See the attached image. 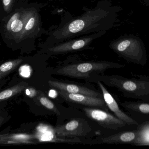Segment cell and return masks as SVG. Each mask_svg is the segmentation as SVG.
<instances>
[{"mask_svg": "<svg viewBox=\"0 0 149 149\" xmlns=\"http://www.w3.org/2000/svg\"><path fill=\"white\" fill-rule=\"evenodd\" d=\"M120 9V7L111 6L109 3L98 4L94 8L86 11L80 16L72 18L50 32L44 47L61 43L81 35L107 31L113 26L117 13Z\"/></svg>", "mask_w": 149, "mask_h": 149, "instance_id": "1", "label": "cell"}, {"mask_svg": "<svg viewBox=\"0 0 149 149\" xmlns=\"http://www.w3.org/2000/svg\"><path fill=\"white\" fill-rule=\"evenodd\" d=\"M131 74L133 78H128L120 75L95 73L87 79L92 82L99 80L108 86L116 87L126 98L149 102V76L132 73Z\"/></svg>", "mask_w": 149, "mask_h": 149, "instance_id": "2", "label": "cell"}, {"mask_svg": "<svg viewBox=\"0 0 149 149\" xmlns=\"http://www.w3.org/2000/svg\"><path fill=\"white\" fill-rule=\"evenodd\" d=\"M110 48L128 62L145 66L148 62L147 51L141 38L133 35H124L112 41Z\"/></svg>", "mask_w": 149, "mask_h": 149, "instance_id": "3", "label": "cell"}, {"mask_svg": "<svg viewBox=\"0 0 149 149\" xmlns=\"http://www.w3.org/2000/svg\"><path fill=\"white\" fill-rule=\"evenodd\" d=\"M125 67V65L110 61H89L64 66L55 69L52 73L70 78L88 79L93 74L102 73L108 69Z\"/></svg>", "mask_w": 149, "mask_h": 149, "instance_id": "4", "label": "cell"}, {"mask_svg": "<svg viewBox=\"0 0 149 149\" xmlns=\"http://www.w3.org/2000/svg\"><path fill=\"white\" fill-rule=\"evenodd\" d=\"M107 31L93 33L92 35L76 39H69L50 46H44L42 51L47 55H56L76 51L88 46L95 39L104 35Z\"/></svg>", "mask_w": 149, "mask_h": 149, "instance_id": "5", "label": "cell"}, {"mask_svg": "<svg viewBox=\"0 0 149 149\" xmlns=\"http://www.w3.org/2000/svg\"><path fill=\"white\" fill-rule=\"evenodd\" d=\"M83 110L88 118L105 128L118 130L127 125L126 122L105 110L91 108H84Z\"/></svg>", "mask_w": 149, "mask_h": 149, "instance_id": "6", "label": "cell"}, {"mask_svg": "<svg viewBox=\"0 0 149 149\" xmlns=\"http://www.w3.org/2000/svg\"><path fill=\"white\" fill-rule=\"evenodd\" d=\"M92 130L87 121L81 119H74L55 128L56 134L60 137L82 136L87 135Z\"/></svg>", "mask_w": 149, "mask_h": 149, "instance_id": "7", "label": "cell"}, {"mask_svg": "<svg viewBox=\"0 0 149 149\" xmlns=\"http://www.w3.org/2000/svg\"><path fill=\"white\" fill-rule=\"evenodd\" d=\"M58 91L60 96L67 101L89 107L100 108L105 111H107L108 110L109 108L102 98L80 94L69 93L62 91Z\"/></svg>", "mask_w": 149, "mask_h": 149, "instance_id": "8", "label": "cell"}, {"mask_svg": "<svg viewBox=\"0 0 149 149\" xmlns=\"http://www.w3.org/2000/svg\"><path fill=\"white\" fill-rule=\"evenodd\" d=\"M29 8L16 11L8 20L5 30L10 37L18 41L29 14Z\"/></svg>", "mask_w": 149, "mask_h": 149, "instance_id": "9", "label": "cell"}, {"mask_svg": "<svg viewBox=\"0 0 149 149\" xmlns=\"http://www.w3.org/2000/svg\"><path fill=\"white\" fill-rule=\"evenodd\" d=\"M93 82H95L101 90L103 95V99L109 109L113 113L115 116L126 122L127 125H136L138 123L136 121L127 115L123 112L119 107L118 103L113 97L111 94L107 91V88L103 85L102 82L98 80H94Z\"/></svg>", "mask_w": 149, "mask_h": 149, "instance_id": "10", "label": "cell"}, {"mask_svg": "<svg viewBox=\"0 0 149 149\" xmlns=\"http://www.w3.org/2000/svg\"><path fill=\"white\" fill-rule=\"evenodd\" d=\"M48 84L50 87L57 89L58 91H63L69 93L80 94L103 99L102 93H100L86 87L56 80H49Z\"/></svg>", "mask_w": 149, "mask_h": 149, "instance_id": "11", "label": "cell"}, {"mask_svg": "<svg viewBox=\"0 0 149 149\" xmlns=\"http://www.w3.org/2000/svg\"><path fill=\"white\" fill-rule=\"evenodd\" d=\"M40 31V17L38 12L29 8V14L18 41H21L36 35Z\"/></svg>", "mask_w": 149, "mask_h": 149, "instance_id": "12", "label": "cell"}, {"mask_svg": "<svg viewBox=\"0 0 149 149\" xmlns=\"http://www.w3.org/2000/svg\"><path fill=\"white\" fill-rule=\"evenodd\" d=\"M138 135L137 129L127 131L101 139V142L104 143H128L131 144L136 139Z\"/></svg>", "mask_w": 149, "mask_h": 149, "instance_id": "13", "label": "cell"}, {"mask_svg": "<svg viewBox=\"0 0 149 149\" xmlns=\"http://www.w3.org/2000/svg\"><path fill=\"white\" fill-rule=\"evenodd\" d=\"M35 136L26 134H0V144H33Z\"/></svg>", "mask_w": 149, "mask_h": 149, "instance_id": "14", "label": "cell"}, {"mask_svg": "<svg viewBox=\"0 0 149 149\" xmlns=\"http://www.w3.org/2000/svg\"><path fill=\"white\" fill-rule=\"evenodd\" d=\"M138 135L130 145L149 146V121L145 122L137 127Z\"/></svg>", "mask_w": 149, "mask_h": 149, "instance_id": "15", "label": "cell"}, {"mask_svg": "<svg viewBox=\"0 0 149 149\" xmlns=\"http://www.w3.org/2000/svg\"><path fill=\"white\" fill-rule=\"evenodd\" d=\"M121 106L129 112L149 114V102L143 101H125Z\"/></svg>", "mask_w": 149, "mask_h": 149, "instance_id": "16", "label": "cell"}, {"mask_svg": "<svg viewBox=\"0 0 149 149\" xmlns=\"http://www.w3.org/2000/svg\"><path fill=\"white\" fill-rule=\"evenodd\" d=\"M28 86L25 82H22L0 92V102L22 93Z\"/></svg>", "mask_w": 149, "mask_h": 149, "instance_id": "17", "label": "cell"}, {"mask_svg": "<svg viewBox=\"0 0 149 149\" xmlns=\"http://www.w3.org/2000/svg\"><path fill=\"white\" fill-rule=\"evenodd\" d=\"M22 62L21 59L10 60L0 65V80L15 71Z\"/></svg>", "mask_w": 149, "mask_h": 149, "instance_id": "18", "label": "cell"}, {"mask_svg": "<svg viewBox=\"0 0 149 149\" xmlns=\"http://www.w3.org/2000/svg\"><path fill=\"white\" fill-rule=\"evenodd\" d=\"M38 100L41 105L47 109L52 111L58 115H60V113L55 104L47 98L44 94H42L38 97Z\"/></svg>", "mask_w": 149, "mask_h": 149, "instance_id": "19", "label": "cell"}, {"mask_svg": "<svg viewBox=\"0 0 149 149\" xmlns=\"http://www.w3.org/2000/svg\"><path fill=\"white\" fill-rule=\"evenodd\" d=\"M2 1L4 10L7 13L10 12L15 3V0H2Z\"/></svg>", "mask_w": 149, "mask_h": 149, "instance_id": "20", "label": "cell"}, {"mask_svg": "<svg viewBox=\"0 0 149 149\" xmlns=\"http://www.w3.org/2000/svg\"><path fill=\"white\" fill-rule=\"evenodd\" d=\"M4 122V118L2 116H0V126Z\"/></svg>", "mask_w": 149, "mask_h": 149, "instance_id": "21", "label": "cell"}, {"mask_svg": "<svg viewBox=\"0 0 149 149\" xmlns=\"http://www.w3.org/2000/svg\"><path fill=\"white\" fill-rule=\"evenodd\" d=\"M146 5L149 6V0H142Z\"/></svg>", "mask_w": 149, "mask_h": 149, "instance_id": "22", "label": "cell"}]
</instances>
